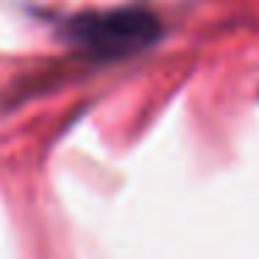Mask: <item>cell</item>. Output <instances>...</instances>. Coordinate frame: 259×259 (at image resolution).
<instances>
[{
	"label": "cell",
	"instance_id": "1",
	"mask_svg": "<svg viewBox=\"0 0 259 259\" xmlns=\"http://www.w3.org/2000/svg\"><path fill=\"white\" fill-rule=\"evenodd\" d=\"M159 34H162L159 20L142 9L81 14L64 28V36L92 59H120L140 53L151 48Z\"/></svg>",
	"mask_w": 259,
	"mask_h": 259
}]
</instances>
